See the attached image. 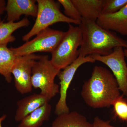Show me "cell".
Returning <instances> with one entry per match:
<instances>
[{
    "label": "cell",
    "mask_w": 127,
    "mask_h": 127,
    "mask_svg": "<svg viewBox=\"0 0 127 127\" xmlns=\"http://www.w3.org/2000/svg\"><path fill=\"white\" fill-rule=\"evenodd\" d=\"M81 95L88 106L97 109L109 108L121 94L112 72L104 67L96 65L91 78L84 82Z\"/></svg>",
    "instance_id": "obj_1"
},
{
    "label": "cell",
    "mask_w": 127,
    "mask_h": 127,
    "mask_svg": "<svg viewBox=\"0 0 127 127\" xmlns=\"http://www.w3.org/2000/svg\"><path fill=\"white\" fill-rule=\"evenodd\" d=\"M79 26L82 40L78 49L79 56H107L112 52L114 48H127V41L119 36L114 32L101 27L96 22L82 19Z\"/></svg>",
    "instance_id": "obj_2"
},
{
    "label": "cell",
    "mask_w": 127,
    "mask_h": 127,
    "mask_svg": "<svg viewBox=\"0 0 127 127\" xmlns=\"http://www.w3.org/2000/svg\"><path fill=\"white\" fill-rule=\"evenodd\" d=\"M82 34L79 27L69 24V29L55 51L51 53V61L60 70L75 61L79 57L78 49L81 45Z\"/></svg>",
    "instance_id": "obj_3"
},
{
    "label": "cell",
    "mask_w": 127,
    "mask_h": 127,
    "mask_svg": "<svg viewBox=\"0 0 127 127\" xmlns=\"http://www.w3.org/2000/svg\"><path fill=\"white\" fill-rule=\"evenodd\" d=\"M38 6L35 22L31 30L22 37V40L27 42L34 35L58 22H65L81 25V22L74 20L66 16L60 10L58 3L53 0H36Z\"/></svg>",
    "instance_id": "obj_4"
},
{
    "label": "cell",
    "mask_w": 127,
    "mask_h": 127,
    "mask_svg": "<svg viewBox=\"0 0 127 127\" xmlns=\"http://www.w3.org/2000/svg\"><path fill=\"white\" fill-rule=\"evenodd\" d=\"M60 70L53 66L47 55L41 56L35 62L32 71V87L40 89L41 94L49 101L59 93L58 84L55 83V78Z\"/></svg>",
    "instance_id": "obj_5"
},
{
    "label": "cell",
    "mask_w": 127,
    "mask_h": 127,
    "mask_svg": "<svg viewBox=\"0 0 127 127\" xmlns=\"http://www.w3.org/2000/svg\"><path fill=\"white\" fill-rule=\"evenodd\" d=\"M65 32L50 28L42 31L32 40L26 42L22 45L11 48L16 56H23L37 52L52 53L65 35Z\"/></svg>",
    "instance_id": "obj_6"
},
{
    "label": "cell",
    "mask_w": 127,
    "mask_h": 127,
    "mask_svg": "<svg viewBox=\"0 0 127 127\" xmlns=\"http://www.w3.org/2000/svg\"><path fill=\"white\" fill-rule=\"evenodd\" d=\"M91 56L96 61L101 62L109 67L117 80L122 95L127 97V65L123 48H114L112 52L107 56Z\"/></svg>",
    "instance_id": "obj_7"
},
{
    "label": "cell",
    "mask_w": 127,
    "mask_h": 127,
    "mask_svg": "<svg viewBox=\"0 0 127 127\" xmlns=\"http://www.w3.org/2000/svg\"><path fill=\"white\" fill-rule=\"evenodd\" d=\"M95 62L91 55L85 57L79 56L72 63L60 71L57 75L60 80V98L55 110V113L57 116L70 112L66 102L67 91L77 69L84 64L94 63Z\"/></svg>",
    "instance_id": "obj_8"
},
{
    "label": "cell",
    "mask_w": 127,
    "mask_h": 127,
    "mask_svg": "<svg viewBox=\"0 0 127 127\" xmlns=\"http://www.w3.org/2000/svg\"><path fill=\"white\" fill-rule=\"evenodd\" d=\"M41 56L33 54L17 57L11 73L14 77L16 89L21 94L29 93L32 91V67Z\"/></svg>",
    "instance_id": "obj_9"
},
{
    "label": "cell",
    "mask_w": 127,
    "mask_h": 127,
    "mask_svg": "<svg viewBox=\"0 0 127 127\" xmlns=\"http://www.w3.org/2000/svg\"><path fill=\"white\" fill-rule=\"evenodd\" d=\"M35 0H8L5 11L7 22H15L23 15L36 17L38 6Z\"/></svg>",
    "instance_id": "obj_10"
},
{
    "label": "cell",
    "mask_w": 127,
    "mask_h": 127,
    "mask_svg": "<svg viewBox=\"0 0 127 127\" xmlns=\"http://www.w3.org/2000/svg\"><path fill=\"white\" fill-rule=\"evenodd\" d=\"M96 22L106 30L127 35V4L114 14H101Z\"/></svg>",
    "instance_id": "obj_11"
},
{
    "label": "cell",
    "mask_w": 127,
    "mask_h": 127,
    "mask_svg": "<svg viewBox=\"0 0 127 127\" xmlns=\"http://www.w3.org/2000/svg\"><path fill=\"white\" fill-rule=\"evenodd\" d=\"M49 101L41 94H34L17 102V108L15 119L17 122L22 119L33 111L48 103Z\"/></svg>",
    "instance_id": "obj_12"
},
{
    "label": "cell",
    "mask_w": 127,
    "mask_h": 127,
    "mask_svg": "<svg viewBox=\"0 0 127 127\" xmlns=\"http://www.w3.org/2000/svg\"><path fill=\"white\" fill-rule=\"evenodd\" d=\"M82 19L96 22L101 15L105 0H72Z\"/></svg>",
    "instance_id": "obj_13"
},
{
    "label": "cell",
    "mask_w": 127,
    "mask_h": 127,
    "mask_svg": "<svg viewBox=\"0 0 127 127\" xmlns=\"http://www.w3.org/2000/svg\"><path fill=\"white\" fill-rule=\"evenodd\" d=\"M57 116L49 127H93L92 123L77 111L70 112Z\"/></svg>",
    "instance_id": "obj_14"
},
{
    "label": "cell",
    "mask_w": 127,
    "mask_h": 127,
    "mask_svg": "<svg viewBox=\"0 0 127 127\" xmlns=\"http://www.w3.org/2000/svg\"><path fill=\"white\" fill-rule=\"evenodd\" d=\"M51 111V106L48 103L44 104L22 119L17 127H41L49 120Z\"/></svg>",
    "instance_id": "obj_15"
},
{
    "label": "cell",
    "mask_w": 127,
    "mask_h": 127,
    "mask_svg": "<svg viewBox=\"0 0 127 127\" xmlns=\"http://www.w3.org/2000/svg\"><path fill=\"white\" fill-rule=\"evenodd\" d=\"M17 57L7 45H0V74L8 83L12 80V68Z\"/></svg>",
    "instance_id": "obj_16"
},
{
    "label": "cell",
    "mask_w": 127,
    "mask_h": 127,
    "mask_svg": "<svg viewBox=\"0 0 127 127\" xmlns=\"http://www.w3.org/2000/svg\"><path fill=\"white\" fill-rule=\"evenodd\" d=\"M30 24L27 18H23L20 21L15 22L0 23V45H7L15 40V37L12 34L14 32L21 28L26 27Z\"/></svg>",
    "instance_id": "obj_17"
},
{
    "label": "cell",
    "mask_w": 127,
    "mask_h": 127,
    "mask_svg": "<svg viewBox=\"0 0 127 127\" xmlns=\"http://www.w3.org/2000/svg\"><path fill=\"white\" fill-rule=\"evenodd\" d=\"M123 95H120L112 104L114 117L127 122V99Z\"/></svg>",
    "instance_id": "obj_18"
},
{
    "label": "cell",
    "mask_w": 127,
    "mask_h": 127,
    "mask_svg": "<svg viewBox=\"0 0 127 127\" xmlns=\"http://www.w3.org/2000/svg\"><path fill=\"white\" fill-rule=\"evenodd\" d=\"M64 8V15L72 20L81 22L82 17L72 0H58Z\"/></svg>",
    "instance_id": "obj_19"
},
{
    "label": "cell",
    "mask_w": 127,
    "mask_h": 127,
    "mask_svg": "<svg viewBox=\"0 0 127 127\" xmlns=\"http://www.w3.org/2000/svg\"><path fill=\"white\" fill-rule=\"evenodd\" d=\"M127 4V0H105L101 14H114Z\"/></svg>",
    "instance_id": "obj_20"
},
{
    "label": "cell",
    "mask_w": 127,
    "mask_h": 127,
    "mask_svg": "<svg viewBox=\"0 0 127 127\" xmlns=\"http://www.w3.org/2000/svg\"><path fill=\"white\" fill-rule=\"evenodd\" d=\"M93 127H116L110 123V121L103 120L98 117H95L92 123Z\"/></svg>",
    "instance_id": "obj_21"
},
{
    "label": "cell",
    "mask_w": 127,
    "mask_h": 127,
    "mask_svg": "<svg viewBox=\"0 0 127 127\" xmlns=\"http://www.w3.org/2000/svg\"><path fill=\"white\" fill-rule=\"evenodd\" d=\"M6 3L4 0H0V16L5 11Z\"/></svg>",
    "instance_id": "obj_22"
},
{
    "label": "cell",
    "mask_w": 127,
    "mask_h": 127,
    "mask_svg": "<svg viewBox=\"0 0 127 127\" xmlns=\"http://www.w3.org/2000/svg\"><path fill=\"white\" fill-rule=\"evenodd\" d=\"M6 117V114L3 115L2 117H0V127H2V122L5 119Z\"/></svg>",
    "instance_id": "obj_23"
},
{
    "label": "cell",
    "mask_w": 127,
    "mask_h": 127,
    "mask_svg": "<svg viewBox=\"0 0 127 127\" xmlns=\"http://www.w3.org/2000/svg\"><path fill=\"white\" fill-rule=\"evenodd\" d=\"M124 54H125V57L127 58V48H124Z\"/></svg>",
    "instance_id": "obj_24"
},
{
    "label": "cell",
    "mask_w": 127,
    "mask_h": 127,
    "mask_svg": "<svg viewBox=\"0 0 127 127\" xmlns=\"http://www.w3.org/2000/svg\"><path fill=\"white\" fill-rule=\"evenodd\" d=\"M2 21L1 20V19L0 17V23L2 22Z\"/></svg>",
    "instance_id": "obj_25"
}]
</instances>
